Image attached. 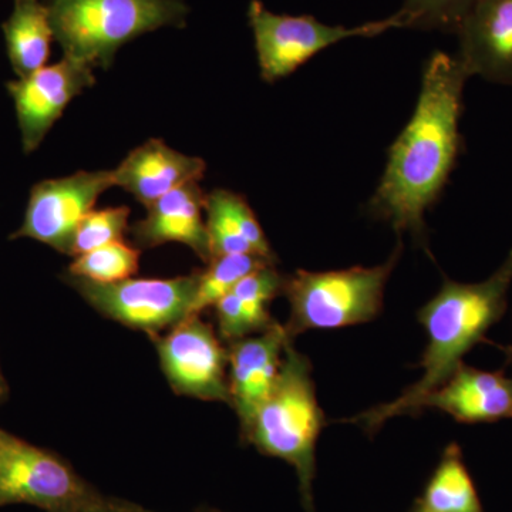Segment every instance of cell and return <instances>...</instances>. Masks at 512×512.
Returning <instances> with one entry per match:
<instances>
[{
  "mask_svg": "<svg viewBox=\"0 0 512 512\" xmlns=\"http://www.w3.org/2000/svg\"><path fill=\"white\" fill-rule=\"evenodd\" d=\"M467 70L457 56L436 52L424 66L412 119L392 144L369 211L396 232L423 235L424 217L456 165Z\"/></svg>",
  "mask_w": 512,
  "mask_h": 512,
  "instance_id": "6da1fadb",
  "label": "cell"
},
{
  "mask_svg": "<svg viewBox=\"0 0 512 512\" xmlns=\"http://www.w3.org/2000/svg\"><path fill=\"white\" fill-rule=\"evenodd\" d=\"M511 285L512 249L484 281L461 284L446 279L419 312L420 323L429 336L420 363L423 376L393 402L357 414L352 423L373 433L393 417L419 413L421 402L456 372L464 363L463 357L484 342L488 330L503 318Z\"/></svg>",
  "mask_w": 512,
  "mask_h": 512,
  "instance_id": "7a4b0ae2",
  "label": "cell"
},
{
  "mask_svg": "<svg viewBox=\"0 0 512 512\" xmlns=\"http://www.w3.org/2000/svg\"><path fill=\"white\" fill-rule=\"evenodd\" d=\"M323 423L311 362L289 342L274 389L242 436L259 453L284 460L295 468L308 512H313L316 443Z\"/></svg>",
  "mask_w": 512,
  "mask_h": 512,
  "instance_id": "3957f363",
  "label": "cell"
},
{
  "mask_svg": "<svg viewBox=\"0 0 512 512\" xmlns=\"http://www.w3.org/2000/svg\"><path fill=\"white\" fill-rule=\"evenodd\" d=\"M63 56L109 69L117 52L146 33L184 28V0H43Z\"/></svg>",
  "mask_w": 512,
  "mask_h": 512,
  "instance_id": "277c9868",
  "label": "cell"
},
{
  "mask_svg": "<svg viewBox=\"0 0 512 512\" xmlns=\"http://www.w3.org/2000/svg\"><path fill=\"white\" fill-rule=\"evenodd\" d=\"M397 248L389 261L340 271H298L285 278L282 293L291 316L285 329L293 340L308 330H333L370 322L383 308L384 289L399 262Z\"/></svg>",
  "mask_w": 512,
  "mask_h": 512,
  "instance_id": "5b68a950",
  "label": "cell"
},
{
  "mask_svg": "<svg viewBox=\"0 0 512 512\" xmlns=\"http://www.w3.org/2000/svg\"><path fill=\"white\" fill-rule=\"evenodd\" d=\"M63 458L0 429V507L77 512L101 497Z\"/></svg>",
  "mask_w": 512,
  "mask_h": 512,
  "instance_id": "8992f818",
  "label": "cell"
},
{
  "mask_svg": "<svg viewBox=\"0 0 512 512\" xmlns=\"http://www.w3.org/2000/svg\"><path fill=\"white\" fill-rule=\"evenodd\" d=\"M248 22L254 35L259 70L268 83L291 76L312 57L343 40L375 37L392 30L387 18L348 28L328 25L308 15H278L261 0L249 3Z\"/></svg>",
  "mask_w": 512,
  "mask_h": 512,
  "instance_id": "52a82bcc",
  "label": "cell"
},
{
  "mask_svg": "<svg viewBox=\"0 0 512 512\" xmlns=\"http://www.w3.org/2000/svg\"><path fill=\"white\" fill-rule=\"evenodd\" d=\"M64 281L101 315L154 336L191 316L200 271L167 279L128 278L116 284H96L70 275Z\"/></svg>",
  "mask_w": 512,
  "mask_h": 512,
  "instance_id": "ba28073f",
  "label": "cell"
},
{
  "mask_svg": "<svg viewBox=\"0 0 512 512\" xmlns=\"http://www.w3.org/2000/svg\"><path fill=\"white\" fill-rule=\"evenodd\" d=\"M171 389L180 396L231 403L228 350L200 315L188 316L165 335L150 336Z\"/></svg>",
  "mask_w": 512,
  "mask_h": 512,
  "instance_id": "9c48e42d",
  "label": "cell"
},
{
  "mask_svg": "<svg viewBox=\"0 0 512 512\" xmlns=\"http://www.w3.org/2000/svg\"><path fill=\"white\" fill-rule=\"evenodd\" d=\"M114 184L113 170L79 171L37 183L30 192L22 227L12 239L30 238L70 255L76 228Z\"/></svg>",
  "mask_w": 512,
  "mask_h": 512,
  "instance_id": "30bf717a",
  "label": "cell"
},
{
  "mask_svg": "<svg viewBox=\"0 0 512 512\" xmlns=\"http://www.w3.org/2000/svg\"><path fill=\"white\" fill-rule=\"evenodd\" d=\"M96 84L93 67L63 56L60 62L37 70L32 76L8 83L15 101L23 151L33 153L50 128L62 117L74 97Z\"/></svg>",
  "mask_w": 512,
  "mask_h": 512,
  "instance_id": "8fae6325",
  "label": "cell"
},
{
  "mask_svg": "<svg viewBox=\"0 0 512 512\" xmlns=\"http://www.w3.org/2000/svg\"><path fill=\"white\" fill-rule=\"evenodd\" d=\"M289 342L285 326L275 322L264 332L229 343V406L237 412L242 434L274 389Z\"/></svg>",
  "mask_w": 512,
  "mask_h": 512,
  "instance_id": "7c38bea8",
  "label": "cell"
},
{
  "mask_svg": "<svg viewBox=\"0 0 512 512\" xmlns=\"http://www.w3.org/2000/svg\"><path fill=\"white\" fill-rule=\"evenodd\" d=\"M456 35L468 76L512 86V0H478Z\"/></svg>",
  "mask_w": 512,
  "mask_h": 512,
  "instance_id": "4fadbf2b",
  "label": "cell"
},
{
  "mask_svg": "<svg viewBox=\"0 0 512 512\" xmlns=\"http://www.w3.org/2000/svg\"><path fill=\"white\" fill-rule=\"evenodd\" d=\"M205 195L200 183L168 192L147 207V217L130 228L134 247L153 249L177 242L187 245L202 261H211L210 237L204 220Z\"/></svg>",
  "mask_w": 512,
  "mask_h": 512,
  "instance_id": "5bb4252c",
  "label": "cell"
},
{
  "mask_svg": "<svg viewBox=\"0 0 512 512\" xmlns=\"http://www.w3.org/2000/svg\"><path fill=\"white\" fill-rule=\"evenodd\" d=\"M426 409L440 410L461 423L512 419V376L504 370L485 372L461 363L421 402L419 413Z\"/></svg>",
  "mask_w": 512,
  "mask_h": 512,
  "instance_id": "9a60e30c",
  "label": "cell"
},
{
  "mask_svg": "<svg viewBox=\"0 0 512 512\" xmlns=\"http://www.w3.org/2000/svg\"><path fill=\"white\" fill-rule=\"evenodd\" d=\"M207 164L200 157L185 156L160 138H151L134 148L116 170L114 184L130 192L144 207H150L168 192L200 183Z\"/></svg>",
  "mask_w": 512,
  "mask_h": 512,
  "instance_id": "2e32d148",
  "label": "cell"
},
{
  "mask_svg": "<svg viewBox=\"0 0 512 512\" xmlns=\"http://www.w3.org/2000/svg\"><path fill=\"white\" fill-rule=\"evenodd\" d=\"M204 210L211 258L232 254L255 255L275 264V254L264 229L241 195L228 190H214L205 195Z\"/></svg>",
  "mask_w": 512,
  "mask_h": 512,
  "instance_id": "e0dca14e",
  "label": "cell"
},
{
  "mask_svg": "<svg viewBox=\"0 0 512 512\" xmlns=\"http://www.w3.org/2000/svg\"><path fill=\"white\" fill-rule=\"evenodd\" d=\"M3 35L10 64L19 79L32 76L46 66L55 35L45 3L15 0L12 13L3 23Z\"/></svg>",
  "mask_w": 512,
  "mask_h": 512,
  "instance_id": "ac0fdd59",
  "label": "cell"
},
{
  "mask_svg": "<svg viewBox=\"0 0 512 512\" xmlns=\"http://www.w3.org/2000/svg\"><path fill=\"white\" fill-rule=\"evenodd\" d=\"M420 512H483L476 485L463 461L460 447L444 451L419 507Z\"/></svg>",
  "mask_w": 512,
  "mask_h": 512,
  "instance_id": "d6986e66",
  "label": "cell"
},
{
  "mask_svg": "<svg viewBox=\"0 0 512 512\" xmlns=\"http://www.w3.org/2000/svg\"><path fill=\"white\" fill-rule=\"evenodd\" d=\"M274 262L266 261L255 255L214 256L208 262L207 269L200 271L197 293L192 303L191 316L201 315L208 308L228 295L249 274Z\"/></svg>",
  "mask_w": 512,
  "mask_h": 512,
  "instance_id": "ffe728a7",
  "label": "cell"
},
{
  "mask_svg": "<svg viewBox=\"0 0 512 512\" xmlns=\"http://www.w3.org/2000/svg\"><path fill=\"white\" fill-rule=\"evenodd\" d=\"M478 0H404L397 12L390 15L392 30H439L456 33Z\"/></svg>",
  "mask_w": 512,
  "mask_h": 512,
  "instance_id": "44dd1931",
  "label": "cell"
},
{
  "mask_svg": "<svg viewBox=\"0 0 512 512\" xmlns=\"http://www.w3.org/2000/svg\"><path fill=\"white\" fill-rule=\"evenodd\" d=\"M140 249L124 241L111 242L79 256L69 266L67 275L96 284H116L138 271Z\"/></svg>",
  "mask_w": 512,
  "mask_h": 512,
  "instance_id": "7402d4cb",
  "label": "cell"
},
{
  "mask_svg": "<svg viewBox=\"0 0 512 512\" xmlns=\"http://www.w3.org/2000/svg\"><path fill=\"white\" fill-rule=\"evenodd\" d=\"M130 208L109 207L90 211L74 232L70 255L79 256L111 242L123 241L128 229Z\"/></svg>",
  "mask_w": 512,
  "mask_h": 512,
  "instance_id": "603a6c76",
  "label": "cell"
},
{
  "mask_svg": "<svg viewBox=\"0 0 512 512\" xmlns=\"http://www.w3.org/2000/svg\"><path fill=\"white\" fill-rule=\"evenodd\" d=\"M77 512H150L141 505L130 503V501L119 500V498L104 497L87 505L83 510Z\"/></svg>",
  "mask_w": 512,
  "mask_h": 512,
  "instance_id": "cb8c5ba5",
  "label": "cell"
},
{
  "mask_svg": "<svg viewBox=\"0 0 512 512\" xmlns=\"http://www.w3.org/2000/svg\"><path fill=\"white\" fill-rule=\"evenodd\" d=\"M8 383H6L5 377H3L2 370H0V403L8 396Z\"/></svg>",
  "mask_w": 512,
  "mask_h": 512,
  "instance_id": "d4e9b609",
  "label": "cell"
},
{
  "mask_svg": "<svg viewBox=\"0 0 512 512\" xmlns=\"http://www.w3.org/2000/svg\"><path fill=\"white\" fill-rule=\"evenodd\" d=\"M197 512H220V511L214 510V508H210V507H201L200 510H198Z\"/></svg>",
  "mask_w": 512,
  "mask_h": 512,
  "instance_id": "484cf974",
  "label": "cell"
},
{
  "mask_svg": "<svg viewBox=\"0 0 512 512\" xmlns=\"http://www.w3.org/2000/svg\"><path fill=\"white\" fill-rule=\"evenodd\" d=\"M508 356H511L512 357V346L510 349H508V353H507Z\"/></svg>",
  "mask_w": 512,
  "mask_h": 512,
  "instance_id": "4316f807",
  "label": "cell"
},
{
  "mask_svg": "<svg viewBox=\"0 0 512 512\" xmlns=\"http://www.w3.org/2000/svg\"><path fill=\"white\" fill-rule=\"evenodd\" d=\"M416 512H420L419 510H417Z\"/></svg>",
  "mask_w": 512,
  "mask_h": 512,
  "instance_id": "83f0119b",
  "label": "cell"
}]
</instances>
